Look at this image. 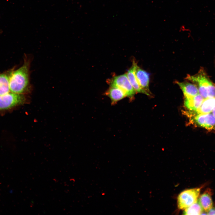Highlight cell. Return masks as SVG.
Returning a JSON list of instances; mask_svg holds the SVG:
<instances>
[{
  "mask_svg": "<svg viewBox=\"0 0 215 215\" xmlns=\"http://www.w3.org/2000/svg\"><path fill=\"white\" fill-rule=\"evenodd\" d=\"M30 60L26 58L21 67L11 72L9 85L10 92L24 94L30 91Z\"/></svg>",
  "mask_w": 215,
  "mask_h": 215,
  "instance_id": "1",
  "label": "cell"
},
{
  "mask_svg": "<svg viewBox=\"0 0 215 215\" xmlns=\"http://www.w3.org/2000/svg\"><path fill=\"white\" fill-rule=\"evenodd\" d=\"M186 78L197 85L199 94L204 99L215 97V84L211 81L203 68L194 75H188Z\"/></svg>",
  "mask_w": 215,
  "mask_h": 215,
  "instance_id": "2",
  "label": "cell"
},
{
  "mask_svg": "<svg viewBox=\"0 0 215 215\" xmlns=\"http://www.w3.org/2000/svg\"><path fill=\"white\" fill-rule=\"evenodd\" d=\"M201 188L187 189L181 192L177 197L178 207L185 209L195 203L198 200Z\"/></svg>",
  "mask_w": 215,
  "mask_h": 215,
  "instance_id": "3",
  "label": "cell"
},
{
  "mask_svg": "<svg viewBox=\"0 0 215 215\" xmlns=\"http://www.w3.org/2000/svg\"><path fill=\"white\" fill-rule=\"evenodd\" d=\"M26 98L24 94L9 92L0 96V110H5L26 102Z\"/></svg>",
  "mask_w": 215,
  "mask_h": 215,
  "instance_id": "4",
  "label": "cell"
},
{
  "mask_svg": "<svg viewBox=\"0 0 215 215\" xmlns=\"http://www.w3.org/2000/svg\"><path fill=\"white\" fill-rule=\"evenodd\" d=\"M110 86H113L121 89L126 94L127 97L132 99L136 93L130 83L126 73L115 76L108 80Z\"/></svg>",
  "mask_w": 215,
  "mask_h": 215,
  "instance_id": "5",
  "label": "cell"
},
{
  "mask_svg": "<svg viewBox=\"0 0 215 215\" xmlns=\"http://www.w3.org/2000/svg\"><path fill=\"white\" fill-rule=\"evenodd\" d=\"M199 126L208 130L215 129V117L212 113H197L194 118Z\"/></svg>",
  "mask_w": 215,
  "mask_h": 215,
  "instance_id": "6",
  "label": "cell"
},
{
  "mask_svg": "<svg viewBox=\"0 0 215 215\" xmlns=\"http://www.w3.org/2000/svg\"><path fill=\"white\" fill-rule=\"evenodd\" d=\"M135 74L141 88L150 95L149 90L150 74L137 65Z\"/></svg>",
  "mask_w": 215,
  "mask_h": 215,
  "instance_id": "7",
  "label": "cell"
},
{
  "mask_svg": "<svg viewBox=\"0 0 215 215\" xmlns=\"http://www.w3.org/2000/svg\"><path fill=\"white\" fill-rule=\"evenodd\" d=\"M137 65V63L134 60H133L131 67L126 73L136 93H142L150 96L149 94L141 88L139 83L135 74V69Z\"/></svg>",
  "mask_w": 215,
  "mask_h": 215,
  "instance_id": "8",
  "label": "cell"
},
{
  "mask_svg": "<svg viewBox=\"0 0 215 215\" xmlns=\"http://www.w3.org/2000/svg\"><path fill=\"white\" fill-rule=\"evenodd\" d=\"M105 94L110 98L112 105H115L127 97L126 94L121 89L113 86H110Z\"/></svg>",
  "mask_w": 215,
  "mask_h": 215,
  "instance_id": "9",
  "label": "cell"
},
{
  "mask_svg": "<svg viewBox=\"0 0 215 215\" xmlns=\"http://www.w3.org/2000/svg\"><path fill=\"white\" fill-rule=\"evenodd\" d=\"M176 83L182 90L185 98L193 97L199 93L198 88L195 84L188 82L177 81Z\"/></svg>",
  "mask_w": 215,
  "mask_h": 215,
  "instance_id": "10",
  "label": "cell"
},
{
  "mask_svg": "<svg viewBox=\"0 0 215 215\" xmlns=\"http://www.w3.org/2000/svg\"><path fill=\"white\" fill-rule=\"evenodd\" d=\"M204 99L199 93L193 97L185 98L184 105L188 109L196 112L200 107Z\"/></svg>",
  "mask_w": 215,
  "mask_h": 215,
  "instance_id": "11",
  "label": "cell"
},
{
  "mask_svg": "<svg viewBox=\"0 0 215 215\" xmlns=\"http://www.w3.org/2000/svg\"><path fill=\"white\" fill-rule=\"evenodd\" d=\"M211 194L210 190L208 189L200 195L198 199L203 211L207 213L213 207Z\"/></svg>",
  "mask_w": 215,
  "mask_h": 215,
  "instance_id": "12",
  "label": "cell"
},
{
  "mask_svg": "<svg viewBox=\"0 0 215 215\" xmlns=\"http://www.w3.org/2000/svg\"><path fill=\"white\" fill-rule=\"evenodd\" d=\"M215 108V97L204 99L196 113H211Z\"/></svg>",
  "mask_w": 215,
  "mask_h": 215,
  "instance_id": "13",
  "label": "cell"
},
{
  "mask_svg": "<svg viewBox=\"0 0 215 215\" xmlns=\"http://www.w3.org/2000/svg\"><path fill=\"white\" fill-rule=\"evenodd\" d=\"M11 73L0 74V96L10 92L9 85Z\"/></svg>",
  "mask_w": 215,
  "mask_h": 215,
  "instance_id": "14",
  "label": "cell"
},
{
  "mask_svg": "<svg viewBox=\"0 0 215 215\" xmlns=\"http://www.w3.org/2000/svg\"><path fill=\"white\" fill-rule=\"evenodd\" d=\"M203 211V210L198 199L195 203L185 209L183 214L200 215L202 214Z\"/></svg>",
  "mask_w": 215,
  "mask_h": 215,
  "instance_id": "15",
  "label": "cell"
},
{
  "mask_svg": "<svg viewBox=\"0 0 215 215\" xmlns=\"http://www.w3.org/2000/svg\"><path fill=\"white\" fill-rule=\"evenodd\" d=\"M207 214L215 215V207L211 208L207 212Z\"/></svg>",
  "mask_w": 215,
  "mask_h": 215,
  "instance_id": "16",
  "label": "cell"
},
{
  "mask_svg": "<svg viewBox=\"0 0 215 215\" xmlns=\"http://www.w3.org/2000/svg\"><path fill=\"white\" fill-rule=\"evenodd\" d=\"M211 113L215 117V108L213 109Z\"/></svg>",
  "mask_w": 215,
  "mask_h": 215,
  "instance_id": "17",
  "label": "cell"
}]
</instances>
